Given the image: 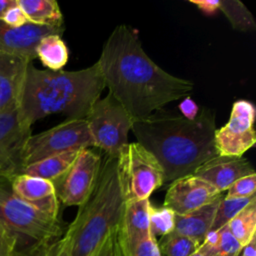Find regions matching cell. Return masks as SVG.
Listing matches in <instances>:
<instances>
[{
	"mask_svg": "<svg viewBox=\"0 0 256 256\" xmlns=\"http://www.w3.org/2000/svg\"><path fill=\"white\" fill-rule=\"evenodd\" d=\"M125 202L117 158L105 155L92 193L64 234L71 256H94L119 228Z\"/></svg>",
	"mask_w": 256,
	"mask_h": 256,
	"instance_id": "277c9868",
	"label": "cell"
},
{
	"mask_svg": "<svg viewBox=\"0 0 256 256\" xmlns=\"http://www.w3.org/2000/svg\"><path fill=\"white\" fill-rule=\"evenodd\" d=\"M227 227L242 248L248 244L256 232V199L241 210Z\"/></svg>",
	"mask_w": 256,
	"mask_h": 256,
	"instance_id": "7402d4cb",
	"label": "cell"
},
{
	"mask_svg": "<svg viewBox=\"0 0 256 256\" xmlns=\"http://www.w3.org/2000/svg\"><path fill=\"white\" fill-rule=\"evenodd\" d=\"M256 110L248 100L233 103L228 122L215 130L214 142L219 156L242 157L256 143L254 131Z\"/></svg>",
	"mask_w": 256,
	"mask_h": 256,
	"instance_id": "30bf717a",
	"label": "cell"
},
{
	"mask_svg": "<svg viewBox=\"0 0 256 256\" xmlns=\"http://www.w3.org/2000/svg\"><path fill=\"white\" fill-rule=\"evenodd\" d=\"M149 199L128 200L118 228V237L123 242L139 240L149 234Z\"/></svg>",
	"mask_w": 256,
	"mask_h": 256,
	"instance_id": "e0dca14e",
	"label": "cell"
},
{
	"mask_svg": "<svg viewBox=\"0 0 256 256\" xmlns=\"http://www.w3.org/2000/svg\"><path fill=\"white\" fill-rule=\"evenodd\" d=\"M256 191V173L244 176L236 180L227 190L226 197L247 198L255 195Z\"/></svg>",
	"mask_w": 256,
	"mask_h": 256,
	"instance_id": "f1b7e54d",
	"label": "cell"
},
{
	"mask_svg": "<svg viewBox=\"0 0 256 256\" xmlns=\"http://www.w3.org/2000/svg\"><path fill=\"white\" fill-rule=\"evenodd\" d=\"M222 195L223 193L203 179L188 175L170 183L163 206L171 209L175 214L181 215L194 211Z\"/></svg>",
	"mask_w": 256,
	"mask_h": 256,
	"instance_id": "7c38bea8",
	"label": "cell"
},
{
	"mask_svg": "<svg viewBox=\"0 0 256 256\" xmlns=\"http://www.w3.org/2000/svg\"><path fill=\"white\" fill-rule=\"evenodd\" d=\"M105 87L133 122L144 120L170 102L190 96L193 83L159 67L127 25L114 28L97 61Z\"/></svg>",
	"mask_w": 256,
	"mask_h": 256,
	"instance_id": "6da1fadb",
	"label": "cell"
},
{
	"mask_svg": "<svg viewBox=\"0 0 256 256\" xmlns=\"http://www.w3.org/2000/svg\"><path fill=\"white\" fill-rule=\"evenodd\" d=\"M94 147L105 155L117 158L128 143V133L133 121L120 103L108 94L99 98L85 117Z\"/></svg>",
	"mask_w": 256,
	"mask_h": 256,
	"instance_id": "52a82bcc",
	"label": "cell"
},
{
	"mask_svg": "<svg viewBox=\"0 0 256 256\" xmlns=\"http://www.w3.org/2000/svg\"><path fill=\"white\" fill-rule=\"evenodd\" d=\"M12 192L34 207L58 217L59 204L54 184L46 179L17 174L9 179Z\"/></svg>",
	"mask_w": 256,
	"mask_h": 256,
	"instance_id": "9a60e30c",
	"label": "cell"
},
{
	"mask_svg": "<svg viewBox=\"0 0 256 256\" xmlns=\"http://www.w3.org/2000/svg\"><path fill=\"white\" fill-rule=\"evenodd\" d=\"M113 234V233H112ZM111 236V235H110ZM109 239V238H108ZM108 239H107V241H106V243L103 245V247L98 251V252H96V254L94 255V256H105V252H106V248H107V242H108Z\"/></svg>",
	"mask_w": 256,
	"mask_h": 256,
	"instance_id": "ab89813d",
	"label": "cell"
},
{
	"mask_svg": "<svg viewBox=\"0 0 256 256\" xmlns=\"http://www.w3.org/2000/svg\"><path fill=\"white\" fill-rule=\"evenodd\" d=\"M179 110L182 116L188 120H194L199 114V107L190 96L182 99L179 104Z\"/></svg>",
	"mask_w": 256,
	"mask_h": 256,
	"instance_id": "1f68e13d",
	"label": "cell"
},
{
	"mask_svg": "<svg viewBox=\"0 0 256 256\" xmlns=\"http://www.w3.org/2000/svg\"><path fill=\"white\" fill-rule=\"evenodd\" d=\"M68 57V48L62 40L61 35L58 34L44 36L36 47V58H38L48 70H61V68L66 65Z\"/></svg>",
	"mask_w": 256,
	"mask_h": 256,
	"instance_id": "44dd1931",
	"label": "cell"
},
{
	"mask_svg": "<svg viewBox=\"0 0 256 256\" xmlns=\"http://www.w3.org/2000/svg\"><path fill=\"white\" fill-rule=\"evenodd\" d=\"M16 4L17 0H0V20H2L6 12Z\"/></svg>",
	"mask_w": 256,
	"mask_h": 256,
	"instance_id": "74e56055",
	"label": "cell"
},
{
	"mask_svg": "<svg viewBox=\"0 0 256 256\" xmlns=\"http://www.w3.org/2000/svg\"><path fill=\"white\" fill-rule=\"evenodd\" d=\"M219 10L225 14L231 25L237 30L250 31L256 27L252 14L240 1L222 0L219 2Z\"/></svg>",
	"mask_w": 256,
	"mask_h": 256,
	"instance_id": "484cf974",
	"label": "cell"
},
{
	"mask_svg": "<svg viewBox=\"0 0 256 256\" xmlns=\"http://www.w3.org/2000/svg\"><path fill=\"white\" fill-rule=\"evenodd\" d=\"M0 224L21 241L48 244L59 239L62 226L54 217L17 197L10 188L9 179L0 176Z\"/></svg>",
	"mask_w": 256,
	"mask_h": 256,
	"instance_id": "5b68a950",
	"label": "cell"
},
{
	"mask_svg": "<svg viewBox=\"0 0 256 256\" xmlns=\"http://www.w3.org/2000/svg\"><path fill=\"white\" fill-rule=\"evenodd\" d=\"M191 256H217L215 254H213L212 252H210L208 249H206L205 247H203L201 244L199 246V248L197 249V251L192 254Z\"/></svg>",
	"mask_w": 256,
	"mask_h": 256,
	"instance_id": "f35d334b",
	"label": "cell"
},
{
	"mask_svg": "<svg viewBox=\"0 0 256 256\" xmlns=\"http://www.w3.org/2000/svg\"><path fill=\"white\" fill-rule=\"evenodd\" d=\"M2 21L12 27H20L29 22L25 13L18 6V4H16L6 12Z\"/></svg>",
	"mask_w": 256,
	"mask_h": 256,
	"instance_id": "4dcf8cb0",
	"label": "cell"
},
{
	"mask_svg": "<svg viewBox=\"0 0 256 256\" xmlns=\"http://www.w3.org/2000/svg\"><path fill=\"white\" fill-rule=\"evenodd\" d=\"M20 240L10 230L0 224V256H21L18 251Z\"/></svg>",
	"mask_w": 256,
	"mask_h": 256,
	"instance_id": "f546056e",
	"label": "cell"
},
{
	"mask_svg": "<svg viewBox=\"0 0 256 256\" xmlns=\"http://www.w3.org/2000/svg\"><path fill=\"white\" fill-rule=\"evenodd\" d=\"M50 245L51 243L30 245L27 249L22 251L21 256H49Z\"/></svg>",
	"mask_w": 256,
	"mask_h": 256,
	"instance_id": "836d02e7",
	"label": "cell"
},
{
	"mask_svg": "<svg viewBox=\"0 0 256 256\" xmlns=\"http://www.w3.org/2000/svg\"><path fill=\"white\" fill-rule=\"evenodd\" d=\"M104 88L97 62L76 71L40 70L29 63L18 105L19 115L30 126L52 114L85 119Z\"/></svg>",
	"mask_w": 256,
	"mask_h": 256,
	"instance_id": "3957f363",
	"label": "cell"
},
{
	"mask_svg": "<svg viewBox=\"0 0 256 256\" xmlns=\"http://www.w3.org/2000/svg\"><path fill=\"white\" fill-rule=\"evenodd\" d=\"M256 241H255V237H253L250 242L248 244H246L241 252H242V256H256Z\"/></svg>",
	"mask_w": 256,
	"mask_h": 256,
	"instance_id": "8d00e7d4",
	"label": "cell"
},
{
	"mask_svg": "<svg viewBox=\"0 0 256 256\" xmlns=\"http://www.w3.org/2000/svg\"><path fill=\"white\" fill-rule=\"evenodd\" d=\"M117 231H118V229L113 234H111V236L108 239L105 256H122L121 249H120L119 242H118Z\"/></svg>",
	"mask_w": 256,
	"mask_h": 256,
	"instance_id": "d590c367",
	"label": "cell"
},
{
	"mask_svg": "<svg viewBox=\"0 0 256 256\" xmlns=\"http://www.w3.org/2000/svg\"><path fill=\"white\" fill-rule=\"evenodd\" d=\"M49 256H71L68 241L64 236L51 243Z\"/></svg>",
	"mask_w": 256,
	"mask_h": 256,
	"instance_id": "d6a6232c",
	"label": "cell"
},
{
	"mask_svg": "<svg viewBox=\"0 0 256 256\" xmlns=\"http://www.w3.org/2000/svg\"><path fill=\"white\" fill-rule=\"evenodd\" d=\"M118 242L122 256H162L158 241L152 233L132 242H123L118 237Z\"/></svg>",
	"mask_w": 256,
	"mask_h": 256,
	"instance_id": "83f0119b",
	"label": "cell"
},
{
	"mask_svg": "<svg viewBox=\"0 0 256 256\" xmlns=\"http://www.w3.org/2000/svg\"><path fill=\"white\" fill-rule=\"evenodd\" d=\"M80 150L53 155L23 167L18 174H25L51 181L59 179L72 165Z\"/></svg>",
	"mask_w": 256,
	"mask_h": 256,
	"instance_id": "d6986e66",
	"label": "cell"
},
{
	"mask_svg": "<svg viewBox=\"0 0 256 256\" xmlns=\"http://www.w3.org/2000/svg\"><path fill=\"white\" fill-rule=\"evenodd\" d=\"M175 213L165 207H154L152 204L149 208V228L154 237L164 236L174 231Z\"/></svg>",
	"mask_w": 256,
	"mask_h": 256,
	"instance_id": "4316f807",
	"label": "cell"
},
{
	"mask_svg": "<svg viewBox=\"0 0 256 256\" xmlns=\"http://www.w3.org/2000/svg\"><path fill=\"white\" fill-rule=\"evenodd\" d=\"M158 246L164 256H191L197 251L200 243L173 231L162 236Z\"/></svg>",
	"mask_w": 256,
	"mask_h": 256,
	"instance_id": "cb8c5ba5",
	"label": "cell"
},
{
	"mask_svg": "<svg viewBox=\"0 0 256 256\" xmlns=\"http://www.w3.org/2000/svg\"><path fill=\"white\" fill-rule=\"evenodd\" d=\"M190 2L207 15H212L219 10V0H190Z\"/></svg>",
	"mask_w": 256,
	"mask_h": 256,
	"instance_id": "e575fe53",
	"label": "cell"
},
{
	"mask_svg": "<svg viewBox=\"0 0 256 256\" xmlns=\"http://www.w3.org/2000/svg\"><path fill=\"white\" fill-rule=\"evenodd\" d=\"M214 114L203 108L194 120L160 113L133 122L137 142L152 153L164 171V184L193 175L198 168L218 156L215 148Z\"/></svg>",
	"mask_w": 256,
	"mask_h": 256,
	"instance_id": "7a4b0ae2",
	"label": "cell"
},
{
	"mask_svg": "<svg viewBox=\"0 0 256 256\" xmlns=\"http://www.w3.org/2000/svg\"><path fill=\"white\" fill-rule=\"evenodd\" d=\"M101 163L98 152L91 148L80 150L69 169L53 182L57 198L67 206L82 205L96 185Z\"/></svg>",
	"mask_w": 256,
	"mask_h": 256,
	"instance_id": "9c48e42d",
	"label": "cell"
},
{
	"mask_svg": "<svg viewBox=\"0 0 256 256\" xmlns=\"http://www.w3.org/2000/svg\"><path fill=\"white\" fill-rule=\"evenodd\" d=\"M255 174L251 163L243 157L216 156L193 174L223 193L238 179Z\"/></svg>",
	"mask_w": 256,
	"mask_h": 256,
	"instance_id": "5bb4252c",
	"label": "cell"
},
{
	"mask_svg": "<svg viewBox=\"0 0 256 256\" xmlns=\"http://www.w3.org/2000/svg\"><path fill=\"white\" fill-rule=\"evenodd\" d=\"M28 21L36 25L63 26V16L55 0H17Z\"/></svg>",
	"mask_w": 256,
	"mask_h": 256,
	"instance_id": "ffe728a7",
	"label": "cell"
},
{
	"mask_svg": "<svg viewBox=\"0 0 256 256\" xmlns=\"http://www.w3.org/2000/svg\"><path fill=\"white\" fill-rule=\"evenodd\" d=\"M126 201L149 199L164 184V171L156 157L138 142L127 143L117 157Z\"/></svg>",
	"mask_w": 256,
	"mask_h": 256,
	"instance_id": "8992f818",
	"label": "cell"
},
{
	"mask_svg": "<svg viewBox=\"0 0 256 256\" xmlns=\"http://www.w3.org/2000/svg\"><path fill=\"white\" fill-rule=\"evenodd\" d=\"M201 245L217 256H240L242 250V246L227 225L216 231H210Z\"/></svg>",
	"mask_w": 256,
	"mask_h": 256,
	"instance_id": "603a6c76",
	"label": "cell"
},
{
	"mask_svg": "<svg viewBox=\"0 0 256 256\" xmlns=\"http://www.w3.org/2000/svg\"><path fill=\"white\" fill-rule=\"evenodd\" d=\"M31 135V126L21 119L18 108L0 114V176L10 179L19 173L22 151Z\"/></svg>",
	"mask_w": 256,
	"mask_h": 256,
	"instance_id": "8fae6325",
	"label": "cell"
},
{
	"mask_svg": "<svg viewBox=\"0 0 256 256\" xmlns=\"http://www.w3.org/2000/svg\"><path fill=\"white\" fill-rule=\"evenodd\" d=\"M90 147L94 144L86 120L67 119L28 138L22 151L21 169L53 155Z\"/></svg>",
	"mask_w": 256,
	"mask_h": 256,
	"instance_id": "ba28073f",
	"label": "cell"
},
{
	"mask_svg": "<svg viewBox=\"0 0 256 256\" xmlns=\"http://www.w3.org/2000/svg\"><path fill=\"white\" fill-rule=\"evenodd\" d=\"M63 31V26H44L28 22L20 27H12L0 20V53L32 62L36 58V47L40 40L50 34L62 35Z\"/></svg>",
	"mask_w": 256,
	"mask_h": 256,
	"instance_id": "4fadbf2b",
	"label": "cell"
},
{
	"mask_svg": "<svg viewBox=\"0 0 256 256\" xmlns=\"http://www.w3.org/2000/svg\"><path fill=\"white\" fill-rule=\"evenodd\" d=\"M29 60L0 53V114L18 108Z\"/></svg>",
	"mask_w": 256,
	"mask_h": 256,
	"instance_id": "2e32d148",
	"label": "cell"
},
{
	"mask_svg": "<svg viewBox=\"0 0 256 256\" xmlns=\"http://www.w3.org/2000/svg\"><path fill=\"white\" fill-rule=\"evenodd\" d=\"M256 199V195L247 198H230L223 195L220 199L210 231H216L227 225L241 210Z\"/></svg>",
	"mask_w": 256,
	"mask_h": 256,
	"instance_id": "d4e9b609",
	"label": "cell"
},
{
	"mask_svg": "<svg viewBox=\"0 0 256 256\" xmlns=\"http://www.w3.org/2000/svg\"><path fill=\"white\" fill-rule=\"evenodd\" d=\"M218 199L185 214H175L174 232L196 240L200 244L211 230L215 212L220 199Z\"/></svg>",
	"mask_w": 256,
	"mask_h": 256,
	"instance_id": "ac0fdd59",
	"label": "cell"
}]
</instances>
